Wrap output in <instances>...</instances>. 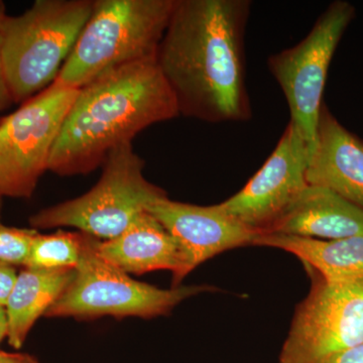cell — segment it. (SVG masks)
<instances>
[{
    "label": "cell",
    "instance_id": "obj_1",
    "mask_svg": "<svg viewBox=\"0 0 363 363\" xmlns=\"http://www.w3.org/2000/svg\"><path fill=\"white\" fill-rule=\"evenodd\" d=\"M250 0H176L157 63L180 114L207 123L252 118L245 73Z\"/></svg>",
    "mask_w": 363,
    "mask_h": 363
},
{
    "label": "cell",
    "instance_id": "obj_2",
    "mask_svg": "<svg viewBox=\"0 0 363 363\" xmlns=\"http://www.w3.org/2000/svg\"><path fill=\"white\" fill-rule=\"evenodd\" d=\"M179 116L157 59L119 67L79 89L48 169L60 176L89 174L140 131Z\"/></svg>",
    "mask_w": 363,
    "mask_h": 363
},
{
    "label": "cell",
    "instance_id": "obj_3",
    "mask_svg": "<svg viewBox=\"0 0 363 363\" xmlns=\"http://www.w3.org/2000/svg\"><path fill=\"white\" fill-rule=\"evenodd\" d=\"M176 0H97L57 84L81 89L107 72L157 59Z\"/></svg>",
    "mask_w": 363,
    "mask_h": 363
},
{
    "label": "cell",
    "instance_id": "obj_4",
    "mask_svg": "<svg viewBox=\"0 0 363 363\" xmlns=\"http://www.w3.org/2000/svg\"><path fill=\"white\" fill-rule=\"evenodd\" d=\"M93 4L91 0H37L1 28V57L13 104L49 87L69 58Z\"/></svg>",
    "mask_w": 363,
    "mask_h": 363
},
{
    "label": "cell",
    "instance_id": "obj_5",
    "mask_svg": "<svg viewBox=\"0 0 363 363\" xmlns=\"http://www.w3.org/2000/svg\"><path fill=\"white\" fill-rule=\"evenodd\" d=\"M145 162L125 143L112 150L99 181L84 195L33 215L35 228L72 227L99 240L121 235L147 208L167 196L143 176Z\"/></svg>",
    "mask_w": 363,
    "mask_h": 363
},
{
    "label": "cell",
    "instance_id": "obj_6",
    "mask_svg": "<svg viewBox=\"0 0 363 363\" xmlns=\"http://www.w3.org/2000/svg\"><path fill=\"white\" fill-rule=\"evenodd\" d=\"M97 240L88 234L75 276L45 317L150 319L169 314L186 298L215 290L209 286H173L164 290L140 283L105 260L97 252Z\"/></svg>",
    "mask_w": 363,
    "mask_h": 363
},
{
    "label": "cell",
    "instance_id": "obj_7",
    "mask_svg": "<svg viewBox=\"0 0 363 363\" xmlns=\"http://www.w3.org/2000/svg\"><path fill=\"white\" fill-rule=\"evenodd\" d=\"M78 89L52 83L0 119V195L30 198L45 171Z\"/></svg>",
    "mask_w": 363,
    "mask_h": 363
},
{
    "label": "cell",
    "instance_id": "obj_8",
    "mask_svg": "<svg viewBox=\"0 0 363 363\" xmlns=\"http://www.w3.org/2000/svg\"><path fill=\"white\" fill-rule=\"evenodd\" d=\"M353 16L354 9L350 4L333 2L298 44L267 60V67L288 102L290 123L304 136L311 155L329 67Z\"/></svg>",
    "mask_w": 363,
    "mask_h": 363
},
{
    "label": "cell",
    "instance_id": "obj_9",
    "mask_svg": "<svg viewBox=\"0 0 363 363\" xmlns=\"http://www.w3.org/2000/svg\"><path fill=\"white\" fill-rule=\"evenodd\" d=\"M310 274L311 291L296 309L279 363H322L363 344V279L328 283Z\"/></svg>",
    "mask_w": 363,
    "mask_h": 363
},
{
    "label": "cell",
    "instance_id": "obj_10",
    "mask_svg": "<svg viewBox=\"0 0 363 363\" xmlns=\"http://www.w3.org/2000/svg\"><path fill=\"white\" fill-rule=\"evenodd\" d=\"M311 149L289 123L276 149L240 192L220 203L227 214L257 233H266L308 186Z\"/></svg>",
    "mask_w": 363,
    "mask_h": 363
},
{
    "label": "cell",
    "instance_id": "obj_11",
    "mask_svg": "<svg viewBox=\"0 0 363 363\" xmlns=\"http://www.w3.org/2000/svg\"><path fill=\"white\" fill-rule=\"evenodd\" d=\"M180 247L183 269L181 281L215 255L252 245L259 233L226 213L220 204L198 206L172 201L167 196L147 208Z\"/></svg>",
    "mask_w": 363,
    "mask_h": 363
},
{
    "label": "cell",
    "instance_id": "obj_12",
    "mask_svg": "<svg viewBox=\"0 0 363 363\" xmlns=\"http://www.w3.org/2000/svg\"><path fill=\"white\" fill-rule=\"evenodd\" d=\"M306 178L309 185L329 189L363 209V142L325 105Z\"/></svg>",
    "mask_w": 363,
    "mask_h": 363
},
{
    "label": "cell",
    "instance_id": "obj_13",
    "mask_svg": "<svg viewBox=\"0 0 363 363\" xmlns=\"http://www.w3.org/2000/svg\"><path fill=\"white\" fill-rule=\"evenodd\" d=\"M335 240L363 235V209L333 191L309 185L266 233Z\"/></svg>",
    "mask_w": 363,
    "mask_h": 363
},
{
    "label": "cell",
    "instance_id": "obj_14",
    "mask_svg": "<svg viewBox=\"0 0 363 363\" xmlns=\"http://www.w3.org/2000/svg\"><path fill=\"white\" fill-rule=\"evenodd\" d=\"M98 253L126 274H143L167 269L173 272V286H179L183 269L180 247L159 221L143 212L121 235L97 240Z\"/></svg>",
    "mask_w": 363,
    "mask_h": 363
},
{
    "label": "cell",
    "instance_id": "obj_15",
    "mask_svg": "<svg viewBox=\"0 0 363 363\" xmlns=\"http://www.w3.org/2000/svg\"><path fill=\"white\" fill-rule=\"evenodd\" d=\"M253 247L279 248L296 255L306 269L328 283L363 279V235L335 240L285 234H259Z\"/></svg>",
    "mask_w": 363,
    "mask_h": 363
},
{
    "label": "cell",
    "instance_id": "obj_16",
    "mask_svg": "<svg viewBox=\"0 0 363 363\" xmlns=\"http://www.w3.org/2000/svg\"><path fill=\"white\" fill-rule=\"evenodd\" d=\"M76 269H33L25 267L18 274L6 305L9 331L7 339L14 350H20L28 334L40 316L61 297L75 276Z\"/></svg>",
    "mask_w": 363,
    "mask_h": 363
},
{
    "label": "cell",
    "instance_id": "obj_17",
    "mask_svg": "<svg viewBox=\"0 0 363 363\" xmlns=\"http://www.w3.org/2000/svg\"><path fill=\"white\" fill-rule=\"evenodd\" d=\"M88 234L60 230L38 233L33 241L25 267L33 269H65L78 267Z\"/></svg>",
    "mask_w": 363,
    "mask_h": 363
},
{
    "label": "cell",
    "instance_id": "obj_18",
    "mask_svg": "<svg viewBox=\"0 0 363 363\" xmlns=\"http://www.w3.org/2000/svg\"><path fill=\"white\" fill-rule=\"evenodd\" d=\"M38 233L33 229L13 228L0 224V262L25 267Z\"/></svg>",
    "mask_w": 363,
    "mask_h": 363
},
{
    "label": "cell",
    "instance_id": "obj_19",
    "mask_svg": "<svg viewBox=\"0 0 363 363\" xmlns=\"http://www.w3.org/2000/svg\"><path fill=\"white\" fill-rule=\"evenodd\" d=\"M16 279L18 274L14 266L0 262V306L6 307Z\"/></svg>",
    "mask_w": 363,
    "mask_h": 363
},
{
    "label": "cell",
    "instance_id": "obj_20",
    "mask_svg": "<svg viewBox=\"0 0 363 363\" xmlns=\"http://www.w3.org/2000/svg\"><path fill=\"white\" fill-rule=\"evenodd\" d=\"M322 363H363V344L332 355Z\"/></svg>",
    "mask_w": 363,
    "mask_h": 363
},
{
    "label": "cell",
    "instance_id": "obj_21",
    "mask_svg": "<svg viewBox=\"0 0 363 363\" xmlns=\"http://www.w3.org/2000/svg\"><path fill=\"white\" fill-rule=\"evenodd\" d=\"M13 104L9 85H7L6 74L1 57V38H0V112L6 111Z\"/></svg>",
    "mask_w": 363,
    "mask_h": 363
},
{
    "label": "cell",
    "instance_id": "obj_22",
    "mask_svg": "<svg viewBox=\"0 0 363 363\" xmlns=\"http://www.w3.org/2000/svg\"><path fill=\"white\" fill-rule=\"evenodd\" d=\"M0 363H39L33 357L23 353H7L0 351Z\"/></svg>",
    "mask_w": 363,
    "mask_h": 363
},
{
    "label": "cell",
    "instance_id": "obj_23",
    "mask_svg": "<svg viewBox=\"0 0 363 363\" xmlns=\"http://www.w3.org/2000/svg\"><path fill=\"white\" fill-rule=\"evenodd\" d=\"M7 331H9V321H7L6 307L0 306V342L7 337Z\"/></svg>",
    "mask_w": 363,
    "mask_h": 363
},
{
    "label": "cell",
    "instance_id": "obj_24",
    "mask_svg": "<svg viewBox=\"0 0 363 363\" xmlns=\"http://www.w3.org/2000/svg\"><path fill=\"white\" fill-rule=\"evenodd\" d=\"M6 16V4H4V2L0 1V28H1L2 23H4Z\"/></svg>",
    "mask_w": 363,
    "mask_h": 363
},
{
    "label": "cell",
    "instance_id": "obj_25",
    "mask_svg": "<svg viewBox=\"0 0 363 363\" xmlns=\"http://www.w3.org/2000/svg\"><path fill=\"white\" fill-rule=\"evenodd\" d=\"M1 198H2V196L0 195V214H1ZM1 224V223H0Z\"/></svg>",
    "mask_w": 363,
    "mask_h": 363
}]
</instances>
